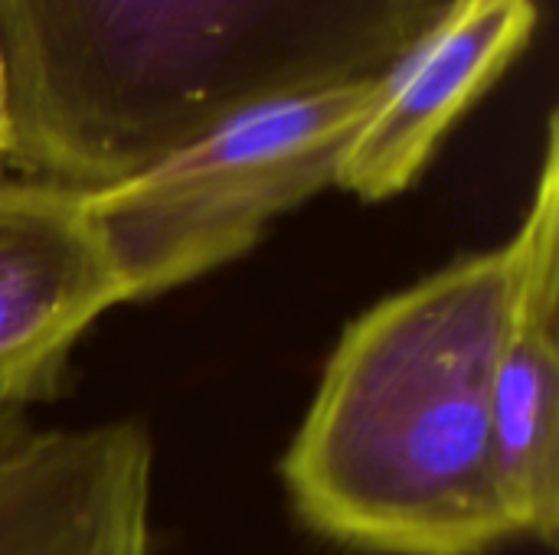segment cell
Instances as JSON below:
<instances>
[{
  "label": "cell",
  "instance_id": "cell-4",
  "mask_svg": "<svg viewBox=\"0 0 559 555\" xmlns=\"http://www.w3.org/2000/svg\"><path fill=\"white\" fill-rule=\"evenodd\" d=\"M0 555H154L151 432L43 425L0 399Z\"/></svg>",
  "mask_w": 559,
  "mask_h": 555
},
{
  "label": "cell",
  "instance_id": "cell-7",
  "mask_svg": "<svg viewBox=\"0 0 559 555\" xmlns=\"http://www.w3.org/2000/svg\"><path fill=\"white\" fill-rule=\"evenodd\" d=\"M118 304L82 190L0 173V399H46L82 334Z\"/></svg>",
  "mask_w": 559,
  "mask_h": 555
},
{
  "label": "cell",
  "instance_id": "cell-5",
  "mask_svg": "<svg viewBox=\"0 0 559 555\" xmlns=\"http://www.w3.org/2000/svg\"><path fill=\"white\" fill-rule=\"evenodd\" d=\"M537 23V0H442L377 75L334 186L367 203L406 193L449 131L527 49Z\"/></svg>",
  "mask_w": 559,
  "mask_h": 555
},
{
  "label": "cell",
  "instance_id": "cell-2",
  "mask_svg": "<svg viewBox=\"0 0 559 555\" xmlns=\"http://www.w3.org/2000/svg\"><path fill=\"white\" fill-rule=\"evenodd\" d=\"M504 298L498 245L347 324L282 461L314 533L373 555H488L518 540L495 448Z\"/></svg>",
  "mask_w": 559,
  "mask_h": 555
},
{
  "label": "cell",
  "instance_id": "cell-8",
  "mask_svg": "<svg viewBox=\"0 0 559 555\" xmlns=\"http://www.w3.org/2000/svg\"><path fill=\"white\" fill-rule=\"evenodd\" d=\"M13 157V114H10V92H7V69L0 56V173L10 167Z\"/></svg>",
  "mask_w": 559,
  "mask_h": 555
},
{
  "label": "cell",
  "instance_id": "cell-6",
  "mask_svg": "<svg viewBox=\"0 0 559 555\" xmlns=\"http://www.w3.org/2000/svg\"><path fill=\"white\" fill-rule=\"evenodd\" d=\"M508 298L495 363V448L514 536L559 530V121L547 118L540 170L521 226L504 242Z\"/></svg>",
  "mask_w": 559,
  "mask_h": 555
},
{
  "label": "cell",
  "instance_id": "cell-1",
  "mask_svg": "<svg viewBox=\"0 0 559 555\" xmlns=\"http://www.w3.org/2000/svg\"><path fill=\"white\" fill-rule=\"evenodd\" d=\"M442 0H0L13 157L115 183L223 118L377 79Z\"/></svg>",
  "mask_w": 559,
  "mask_h": 555
},
{
  "label": "cell",
  "instance_id": "cell-3",
  "mask_svg": "<svg viewBox=\"0 0 559 555\" xmlns=\"http://www.w3.org/2000/svg\"><path fill=\"white\" fill-rule=\"evenodd\" d=\"M373 82L249 105L147 167L82 190L124 304L236 262L275 219L334 186L341 150L373 101Z\"/></svg>",
  "mask_w": 559,
  "mask_h": 555
}]
</instances>
